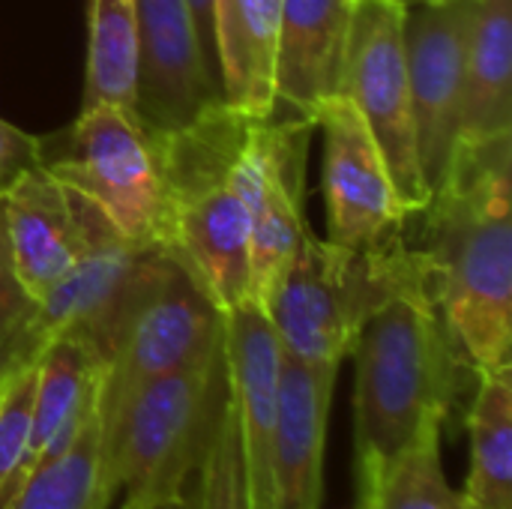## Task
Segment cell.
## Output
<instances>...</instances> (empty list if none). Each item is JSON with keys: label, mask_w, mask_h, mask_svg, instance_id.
<instances>
[{"label": "cell", "mask_w": 512, "mask_h": 509, "mask_svg": "<svg viewBox=\"0 0 512 509\" xmlns=\"http://www.w3.org/2000/svg\"><path fill=\"white\" fill-rule=\"evenodd\" d=\"M417 219L435 303L465 366L512 369V132L456 144Z\"/></svg>", "instance_id": "1"}, {"label": "cell", "mask_w": 512, "mask_h": 509, "mask_svg": "<svg viewBox=\"0 0 512 509\" xmlns=\"http://www.w3.org/2000/svg\"><path fill=\"white\" fill-rule=\"evenodd\" d=\"M348 357H354V465H378L426 429H447L468 366L432 288L399 291L372 309Z\"/></svg>", "instance_id": "2"}, {"label": "cell", "mask_w": 512, "mask_h": 509, "mask_svg": "<svg viewBox=\"0 0 512 509\" xmlns=\"http://www.w3.org/2000/svg\"><path fill=\"white\" fill-rule=\"evenodd\" d=\"M411 288H432V270L405 231L348 249L306 228L261 306L288 360L339 372L366 315Z\"/></svg>", "instance_id": "3"}, {"label": "cell", "mask_w": 512, "mask_h": 509, "mask_svg": "<svg viewBox=\"0 0 512 509\" xmlns=\"http://www.w3.org/2000/svg\"><path fill=\"white\" fill-rule=\"evenodd\" d=\"M252 117L213 105L192 123L156 132L165 180L168 240L219 309L252 300V213L234 186V162Z\"/></svg>", "instance_id": "4"}, {"label": "cell", "mask_w": 512, "mask_h": 509, "mask_svg": "<svg viewBox=\"0 0 512 509\" xmlns=\"http://www.w3.org/2000/svg\"><path fill=\"white\" fill-rule=\"evenodd\" d=\"M228 399L225 339L207 360L144 384L99 423L105 474L120 509L183 501L204 441Z\"/></svg>", "instance_id": "5"}, {"label": "cell", "mask_w": 512, "mask_h": 509, "mask_svg": "<svg viewBox=\"0 0 512 509\" xmlns=\"http://www.w3.org/2000/svg\"><path fill=\"white\" fill-rule=\"evenodd\" d=\"M39 141V162L66 189L93 201L123 237L165 246L168 210L156 129L135 111L90 105L66 132Z\"/></svg>", "instance_id": "6"}, {"label": "cell", "mask_w": 512, "mask_h": 509, "mask_svg": "<svg viewBox=\"0 0 512 509\" xmlns=\"http://www.w3.org/2000/svg\"><path fill=\"white\" fill-rule=\"evenodd\" d=\"M222 339L225 312L195 270L162 246L102 366L99 423H108L144 384L216 354Z\"/></svg>", "instance_id": "7"}, {"label": "cell", "mask_w": 512, "mask_h": 509, "mask_svg": "<svg viewBox=\"0 0 512 509\" xmlns=\"http://www.w3.org/2000/svg\"><path fill=\"white\" fill-rule=\"evenodd\" d=\"M69 195L81 249L69 273L39 300L33 345L39 354L54 339H78L105 366L162 246L132 243L93 201L72 189Z\"/></svg>", "instance_id": "8"}, {"label": "cell", "mask_w": 512, "mask_h": 509, "mask_svg": "<svg viewBox=\"0 0 512 509\" xmlns=\"http://www.w3.org/2000/svg\"><path fill=\"white\" fill-rule=\"evenodd\" d=\"M405 3L408 0H360L345 45L339 96L366 120L402 204L420 213L429 204V189L417 156L405 60Z\"/></svg>", "instance_id": "9"}, {"label": "cell", "mask_w": 512, "mask_h": 509, "mask_svg": "<svg viewBox=\"0 0 512 509\" xmlns=\"http://www.w3.org/2000/svg\"><path fill=\"white\" fill-rule=\"evenodd\" d=\"M474 0L405 3V60L420 171L432 192L447 177L462 120L465 60Z\"/></svg>", "instance_id": "10"}, {"label": "cell", "mask_w": 512, "mask_h": 509, "mask_svg": "<svg viewBox=\"0 0 512 509\" xmlns=\"http://www.w3.org/2000/svg\"><path fill=\"white\" fill-rule=\"evenodd\" d=\"M315 129L324 135L327 240L366 249L405 231L417 213L402 204L360 111L336 93L318 108Z\"/></svg>", "instance_id": "11"}, {"label": "cell", "mask_w": 512, "mask_h": 509, "mask_svg": "<svg viewBox=\"0 0 512 509\" xmlns=\"http://www.w3.org/2000/svg\"><path fill=\"white\" fill-rule=\"evenodd\" d=\"M135 24L138 117L150 129H180L222 102L189 0H135Z\"/></svg>", "instance_id": "12"}, {"label": "cell", "mask_w": 512, "mask_h": 509, "mask_svg": "<svg viewBox=\"0 0 512 509\" xmlns=\"http://www.w3.org/2000/svg\"><path fill=\"white\" fill-rule=\"evenodd\" d=\"M282 360V345L258 300L225 309L228 387L252 509H270Z\"/></svg>", "instance_id": "13"}, {"label": "cell", "mask_w": 512, "mask_h": 509, "mask_svg": "<svg viewBox=\"0 0 512 509\" xmlns=\"http://www.w3.org/2000/svg\"><path fill=\"white\" fill-rule=\"evenodd\" d=\"M9 255L24 288L42 300L78 258L81 231L69 189L42 165L24 168L0 192Z\"/></svg>", "instance_id": "14"}, {"label": "cell", "mask_w": 512, "mask_h": 509, "mask_svg": "<svg viewBox=\"0 0 512 509\" xmlns=\"http://www.w3.org/2000/svg\"><path fill=\"white\" fill-rule=\"evenodd\" d=\"M339 372L282 360L270 509H324L327 426Z\"/></svg>", "instance_id": "15"}, {"label": "cell", "mask_w": 512, "mask_h": 509, "mask_svg": "<svg viewBox=\"0 0 512 509\" xmlns=\"http://www.w3.org/2000/svg\"><path fill=\"white\" fill-rule=\"evenodd\" d=\"M360 0H279L276 105L315 123L339 93L351 21Z\"/></svg>", "instance_id": "16"}, {"label": "cell", "mask_w": 512, "mask_h": 509, "mask_svg": "<svg viewBox=\"0 0 512 509\" xmlns=\"http://www.w3.org/2000/svg\"><path fill=\"white\" fill-rule=\"evenodd\" d=\"M315 123L288 114L285 120L270 117V150L264 189L252 207V237H249V267H252V300L264 303L282 267L294 255L303 231L309 228L303 216V168L306 144Z\"/></svg>", "instance_id": "17"}, {"label": "cell", "mask_w": 512, "mask_h": 509, "mask_svg": "<svg viewBox=\"0 0 512 509\" xmlns=\"http://www.w3.org/2000/svg\"><path fill=\"white\" fill-rule=\"evenodd\" d=\"M213 60L222 102L252 120L276 114L279 0H216Z\"/></svg>", "instance_id": "18"}, {"label": "cell", "mask_w": 512, "mask_h": 509, "mask_svg": "<svg viewBox=\"0 0 512 509\" xmlns=\"http://www.w3.org/2000/svg\"><path fill=\"white\" fill-rule=\"evenodd\" d=\"M102 360L78 339H54L36 357L30 450L24 474L54 462L99 411Z\"/></svg>", "instance_id": "19"}, {"label": "cell", "mask_w": 512, "mask_h": 509, "mask_svg": "<svg viewBox=\"0 0 512 509\" xmlns=\"http://www.w3.org/2000/svg\"><path fill=\"white\" fill-rule=\"evenodd\" d=\"M512 132V0H474L459 141Z\"/></svg>", "instance_id": "20"}, {"label": "cell", "mask_w": 512, "mask_h": 509, "mask_svg": "<svg viewBox=\"0 0 512 509\" xmlns=\"http://www.w3.org/2000/svg\"><path fill=\"white\" fill-rule=\"evenodd\" d=\"M444 429H426L414 444L378 465H354L357 509H462L465 498L444 471Z\"/></svg>", "instance_id": "21"}, {"label": "cell", "mask_w": 512, "mask_h": 509, "mask_svg": "<svg viewBox=\"0 0 512 509\" xmlns=\"http://www.w3.org/2000/svg\"><path fill=\"white\" fill-rule=\"evenodd\" d=\"M468 441L471 468L462 498L480 509H512V369L477 375Z\"/></svg>", "instance_id": "22"}, {"label": "cell", "mask_w": 512, "mask_h": 509, "mask_svg": "<svg viewBox=\"0 0 512 509\" xmlns=\"http://www.w3.org/2000/svg\"><path fill=\"white\" fill-rule=\"evenodd\" d=\"M138 114V24L135 0H90L84 99Z\"/></svg>", "instance_id": "23"}, {"label": "cell", "mask_w": 512, "mask_h": 509, "mask_svg": "<svg viewBox=\"0 0 512 509\" xmlns=\"http://www.w3.org/2000/svg\"><path fill=\"white\" fill-rule=\"evenodd\" d=\"M192 477H195V492L192 498H186V509H252L243 459H240L231 387L204 441V450L198 456Z\"/></svg>", "instance_id": "24"}, {"label": "cell", "mask_w": 512, "mask_h": 509, "mask_svg": "<svg viewBox=\"0 0 512 509\" xmlns=\"http://www.w3.org/2000/svg\"><path fill=\"white\" fill-rule=\"evenodd\" d=\"M33 390H36V360L15 366L0 387V504L18 486L27 465Z\"/></svg>", "instance_id": "25"}, {"label": "cell", "mask_w": 512, "mask_h": 509, "mask_svg": "<svg viewBox=\"0 0 512 509\" xmlns=\"http://www.w3.org/2000/svg\"><path fill=\"white\" fill-rule=\"evenodd\" d=\"M36 309L39 300L24 288L15 273L0 216V375L39 357L33 345Z\"/></svg>", "instance_id": "26"}, {"label": "cell", "mask_w": 512, "mask_h": 509, "mask_svg": "<svg viewBox=\"0 0 512 509\" xmlns=\"http://www.w3.org/2000/svg\"><path fill=\"white\" fill-rule=\"evenodd\" d=\"M39 135L0 120V192L30 165L39 162Z\"/></svg>", "instance_id": "27"}, {"label": "cell", "mask_w": 512, "mask_h": 509, "mask_svg": "<svg viewBox=\"0 0 512 509\" xmlns=\"http://www.w3.org/2000/svg\"><path fill=\"white\" fill-rule=\"evenodd\" d=\"M189 12L195 18V30L201 39V48L207 60H213V15H216V0H189Z\"/></svg>", "instance_id": "28"}, {"label": "cell", "mask_w": 512, "mask_h": 509, "mask_svg": "<svg viewBox=\"0 0 512 509\" xmlns=\"http://www.w3.org/2000/svg\"><path fill=\"white\" fill-rule=\"evenodd\" d=\"M141 509H186V498L183 501H165V504H150V507Z\"/></svg>", "instance_id": "29"}, {"label": "cell", "mask_w": 512, "mask_h": 509, "mask_svg": "<svg viewBox=\"0 0 512 509\" xmlns=\"http://www.w3.org/2000/svg\"><path fill=\"white\" fill-rule=\"evenodd\" d=\"M9 372H12V369H9ZM9 372H3V375H0V387H3V381L9 378Z\"/></svg>", "instance_id": "30"}, {"label": "cell", "mask_w": 512, "mask_h": 509, "mask_svg": "<svg viewBox=\"0 0 512 509\" xmlns=\"http://www.w3.org/2000/svg\"><path fill=\"white\" fill-rule=\"evenodd\" d=\"M462 509H480V507H474V504H468V501H465V504H462Z\"/></svg>", "instance_id": "31"}, {"label": "cell", "mask_w": 512, "mask_h": 509, "mask_svg": "<svg viewBox=\"0 0 512 509\" xmlns=\"http://www.w3.org/2000/svg\"><path fill=\"white\" fill-rule=\"evenodd\" d=\"M354 509H357V507H354Z\"/></svg>", "instance_id": "32"}]
</instances>
